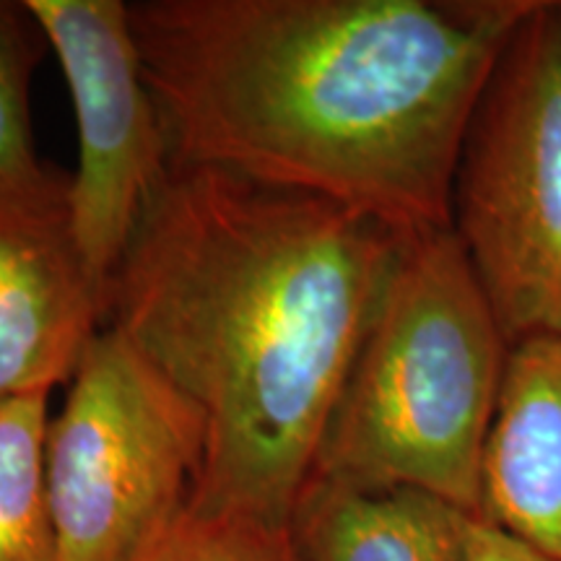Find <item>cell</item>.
I'll use <instances>...</instances> for the list:
<instances>
[{
	"mask_svg": "<svg viewBox=\"0 0 561 561\" xmlns=\"http://www.w3.org/2000/svg\"><path fill=\"white\" fill-rule=\"evenodd\" d=\"M536 0H144L130 21L174 164L453 229L462 144Z\"/></svg>",
	"mask_w": 561,
	"mask_h": 561,
	"instance_id": "1",
	"label": "cell"
},
{
	"mask_svg": "<svg viewBox=\"0 0 561 561\" xmlns=\"http://www.w3.org/2000/svg\"><path fill=\"white\" fill-rule=\"evenodd\" d=\"M405 237L312 195L174 164L107 322L191 403V507L291 525Z\"/></svg>",
	"mask_w": 561,
	"mask_h": 561,
	"instance_id": "2",
	"label": "cell"
},
{
	"mask_svg": "<svg viewBox=\"0 0 561 561\" xmlns=\"http://www.w3.org/2000/svg\"><path fill=\"white\" fill-rule=\"evenodd\" d=\"M510 351L458 234L405 237L314 476L426 491L481 517L483 455Z\"/></svg>",
	"mask_w": 561,
	"mask_h": 561,
	"instance_id": "3",
	"label": "cell"
},
{
	"mask_svg": "<svg viewBox=\"0 0 561 561\" xmlns=\"http://www.w3.org/2000/svg\"><path fill=\"white\" fill-rule=\"evenodd\" d=\"M453 231L510 346L561 339V3L533 5L483 89Z\"/></svg>",
	"mask_w": 561,
	"mask_h": 561,
	"instance_id": "4",
	"label": "cell"
},
{
	"mask_svg": "<svg viewBox=\"0 0 561 561\" xmlns=\"http://www.w3.org/2000/svg\"><path fill=\"white\" fill-rule=\"evenodd\" d=\"M201 460L198 413L104 325L45 434L58 561H130L187 507Z\"/></svg>",
	"mask_w": 561,
	"mask_h": 561,
	"instance_id": "5",
	"label": "cell"
},
{
	"mask_svg": "<svg viewBox=\"0 0 561 561\" xmlns=\"http://www.w3.org/2000/svg\"><path fill=\"white\" fill-rule=\"evenodd\" d=\"M58 55L79 128L70 224L104 289L172 167L170 144L123 0H24Z\"/></svg>",
	"mask_w": 561,
	"mask_h": 561,
	"instance_id": "6",
	"label": "cell"
},
{
	"mask_svg": "<svg viewBox=\"0 0 561 561\" xmlns=\"http://www.w3.org/2000/svg\"><path fill=\"white\" fill-rule=\"evenodd\" d=\"M107 322V297L70 224V174L0 180V398L68 385Z\"/></svg>",
	"mask_w": 561,
	"mask_h": 561,
	"instance_id": "7",
	"label": "cell"
},
{
	"mask_svg": "<svg viewBox=\"0 0 561 561\" xmlns=\"http://www.w3.org/2000/svg\"><path fill=\"white\" fill-rule=\"evenodd\" d=\"M481 520L561 561V339L510 351L483 455Z\"/></svg>",
	"mask_w": 561,
	"mask_h": 561,
	"instance_id": "8",
	"label": "cell"
},
{
	"mask_svg": "<svg viewBox=\"0 0 561 561\" xmlns=\"http://www.w3.org/2000/svg\"><path fill=\"white\" fill-rule=\"evenodd\" d=\"M481 517L416 489H359L314 479L294 512L307 561H460Z\"/></svg>",
	"mask_w": 561,
	"mask_h": 561,
	"instance_id": "9",
	"label": "cell"
},
{
	"mask_svg": "<svg viewBox=\"0 0 561 561\" xmlns=\"http://www.w3.org/2000/svg\"><path fill=\"white\" fill-rule=\"evenodd\" d=\"M47 392L0 398V561H58L45 483Z\"/></svg>",
	"mask_w": 561,
	"mask_h": 561,
	"instance_id": "10",
	"label": "cell"
},
{
	"mask_svg": "<svg viewBox=\"0 0 561 561\" xmlns=\"http://www.w3.org/2000/svg\"><path fill=\"white\" fill-rule=\"evenodd\" d=\"M130 561H307L291 525L187 504Z\"/></svg>",
	"mask_w": 561,
	"mask_h": 561,
	"instance_id": "11",
	"label": "cell"
},
{
	"mask_svg": "<svg viewBox=\"0 0 561 561\" xmlns=\"http://www.w3.org/2000/svg\"><path fill=\"white\" fill-rule=\"evenodd\" d=\"M45 45L26 3L0 0V180L24 178L42 167L34 151L30 91Z\"/></svg>",
	"mask_w": 561,
	"mask_h": 561,
	"instance_id": "12",
	"label": "cell"
},
{
	"mask_svg": "<svg viewBox=\"0 0 561 561\" xmlns=\"http://www.w3.org/2000/svg\"><path fill=\"white\" fill-rule=\"evenodd\" d=\"M460 561H559L486 520H473Z\"/></svg>",
	"mask_w": 561,
	"mask_h": 561,
	"instance_id": "13",
	"label": "cell"
}]
</instances>
